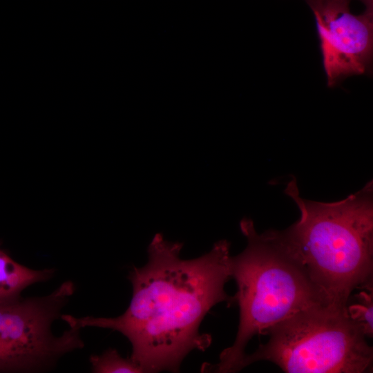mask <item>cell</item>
I'll return each mask as SVG.
<instances>
[{
  "label": "cell",
  "instance_id": "1",
  "mask_svg": "<svg viewBox=\"0 0 373 373\" xmlns=\"http://www.w3.org/2000/svg\"><path fill=\"white\" fill-rule=\"evenodd\" d=\"M182 244L156 234L148 247V262L133 267L128 278L133 287L129 306L114 318L61 315L70 327H95L117 331L132 346L130 358L146 373L179 372L193 350L205 351L211 344L200 326L220 303L233 304L224 290L231 279L230 243L216 242L200 257L180 258Z\"/></svg>",
  "mask_w": 373,
  "mask_h": 373
},
{
  "label": "cell",
  "instance_id": "2",
  "mask_svg": "<svg viewBox=\"0 0 373 373\" xmlns=\"http://www.w3.org/2000/svg\"><path fill=\"white\" fill-rule=\"evenodd\" d=\"M285 192L298 220L273 230L300 264L326 305L344 309L357 287L373 279V182L334 202L303 199L294 178Z\"/></svg>",
  "mask_w": 373,
  "mask_h": 373
},
{
  "label": "cell",
  "instance_id": "3",
  "mask_svg": "<svg viewBox=\"0 0 373 373\" xmlns=\"http://www.w3.org/2000/svg\"><path fill=\"white\" fill-rule=\"evenodd\" d=\"M240 227L247 247L230 258L231 277L237 285L233 298L240 311L238 332L232 345L221 352L218 363L202 365L204 372H239L246 346L254 336L301 310L325 305L273 230L258 233L249 219L242 220Z\"/></svg>",
  "mask_w": 373,
  "mask_h": 373
},
{
  "label": "cell",
  "instance_id": "4",
  "mask_svg": "<svg viewBox=\"0 0 373 373\" xmlns=\"http://www.w3.org/2000/svg\"><path fill=\"white\" fill-rule=\"evenodd\" d=\"M269 336L240 371L266 361L287 373H364L372 370L373 349L345 309L316 305L267 328Z\"/></svg>",
  "mask_w": 373,
  "mask_h": 373
},
{
  "label": "cell",
  "instance_id": "5",
  "mask_svg": "<svg viewBox=\"0 0 373 373\" xmlns=\"http://www.w3.org/2000/svg\"><path fill=\"white\" fill-rule=\"evenodd\" d=\"M75 290L68 280L44 296L0 303V347L16 360L21 372L45 370L84 346L81 329L70 327L58 336L51 331Z\"/></svg>",
  "mask_w": 373,
  "mask_h": 373
},
{
  "label": "cell",
  "instance_id": "6",
  "mask_svg": "<svg viewBox=\"0 0 373 373\" xmlns=\"http://www.w3.org/2000/svg\"><path fill=\"white\" fill-rule=\"evenodd\" d=\"M314 16L327 86L370 75L373 56V9L354 15L351 0H305Z\"/></svg>",
  "mask_w": 373,
  "mask_h": 373
},
{
  "label": "cell",
  "instance_id": "7",
  "mask_svg": "<svg viewBox=\"0 0 373 373\" xmlns=\"http://www.w3.org/2000/svg\"><path fill=\"white\" fill-rule=\"evenodd\" d=\"M54 274L52 269H32L18 263L0 244V303L21 297L28 286L48 280Z\"/></svg>",
  "mask_w": 373,
  "mask_h": 373
},
{
  "label": "cell",
  "instance_id": "8",
  "mask_svg": "<svg viewBox=\"0 0 373 373\" xmlns=\"http://www.w3.org/2000/svg\"><path fill=\"white\" fill-rule=\"evenodd\" d=\"M360 291L349 297L345 307L348 318L366 338L373 336V279L357 287ZM356 288V289H357Z\"/></svg>",
  "mask_w": 373,
  "mask_h": 373
},
{
  "label": "cell",
  "instance_id": "9",
  "mask_svg": "<svg viewBox=\"0 0 373 373\" xmlns=\"http://www.w3.org/2000/svg\"><path fill=\"white\" fill-rule=\"evenodd\" d=\"M91 370L95 373H144L141 367L131 358H123L115 348H108L99 355L89 358Z\"/></svg>",
  "mask_w": 373,
  "mask_h": 373
},
{
  "label": "cell",
  "instance_id": "10",
  "mask_svg": "<svg viewBox=\"0 0 373 373\" xmlns=\"http://www.w3.org/2000/svg\"><path fill=\"white\" fill-rule=\"evenodd\" d=\"M0 372H21L16 360L0 347Z\"/></svg>",
  "mask_w": 373,
  "mask_h": 373
}]
</instances>
